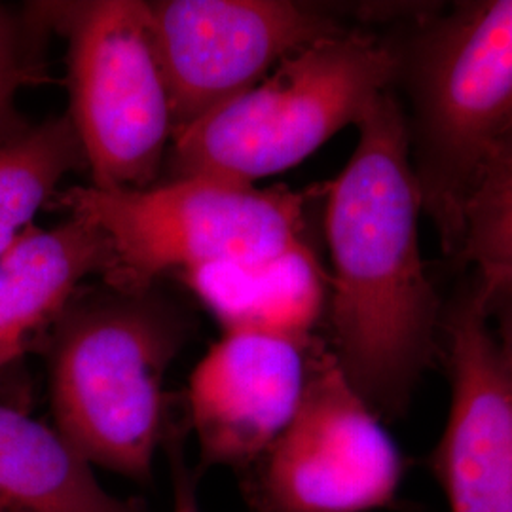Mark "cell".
I'll use <instances>...</instances> for the list:
<instances>
[{
	"label": "cell",
	"mask_w": 512,
	"mask_h": 512,
	"mask_svg": "<svg viewBox=\"0 0 512 512\" xmlns=\"http://www.w3.org/2000/svg\"><path fill=\"white\" fill-rule=\"evenodd\" d=\"M327 184L330 351L378 418H403L440 348L442 310L420 249L421 198L397 92L359 122Z\"/></svg>",
	"instance_id": "obj_1"
},
{
	"label": "cell",
	"mask_w": 512,
	"mask_h": 512,
	"mask_svg": "<svg viewBox=\"0 0 512 512\" xmlns=\"http://www.w3.org/2000/svg\"><path fill=\"white\" fill-rule=\"evenodd\" d=\"M459 258L484 289L512 285V173L492 169L465 207Z\"/></svg>",
	"instance_id": "obj_15"
},
{
	"label": "cell",
	"mask_w": 512,
	"mask_h": 512,
	"mask_svg": "<svg viewBox=\"0 0 512 512\" xmlns=\"http://www.w3.org/2000/svg\"><path fill=\"white\" fill-rule=\"evenodd\" d=\"M148 21L171 93L175 133L251 90L287 55L342 29L291 0H154Z\"/></svg>",
	"instance_id": "obj_8"
},
{
	"label": "cell",
	"mask_w": 512,
	"mask_h": 512,
	"mask_svg": "<svg viewBox=\"0 0 512 512\" xmlns=\"http://www.w3.org/2000/svg\"><path fill=\"white\" fill-rule=\"evenodd\" d=\"M110 268L105 236L74 217L54 228L35 224L0 255V372L44 348L84 281L105 279Z\"/></svg>",
	"instance_id": "obj_11"
},
{
	"label": "cell",
	"mask_w": 512,
	"mask_h": 512,
	"mask_svg": "<svg viewBox=\"0 0 512 512\" xmlns=\"http://www.w3.org/2000/svg\"><path fill=\"white\" fill-rule=\"evenodd\" d=\"M88 169L69 114L27 126L0 143V255L54 202L61 181Z\"/></svg>",
	"instance_id": "obj_14"
},
{
	"label": "cell",
	"mask_w": 512,
	"mask_h": 512,
	"mask_svg": "<svg viewBox=\"0 0 512 512\" xmlns=\"http://www.w3.org/2000/svg\"><path fill=\"white\" fill-rule=\"evenodd\" d=\"M224 334H266L310 342L329 283L310 247L287 255L222 262L181 275Z\"/></svg>",
	"instance_id": "obj_12"
},
{
	"label": "cell",
	"mask_w": 512,
	"mask_h": 512,
	"mask_svg": "<svg viewBox=\"0 0 512 512\" xmlns=\"http://www.w3.org/2000/svg\"><path fill=\"white\" fill-rule=\"evenodd\" d=\"M399 46L342 29L287 55L251 90L207 112L169 147L173 179L255 184L302 164L338 131L359 126L395 90Z\"/></svg>",
	"instance_id": "obj_4"
},
{
	"label": "cell",
	"mask_w": 512,
	"mask_h": 512,
	"mask_svg": "<svg viewBox=\"0 0 512 512\" xmlns=\"http://www.w3.org/2000/svg\"><path fill=\"white\" fill-rule=\"evenodd\" d=\"M0 512H150L110 494L55 427L0 404Z\"/></svg>",
	"instance_id": "obj_13"
},
{
	"label": "cell",
	"mask_w": 512,
	"mask_h": 512,
	"mask_svg": "<svg viewBox=\"0 0 512 512\" xmlns=\"http://www.w3.org/2000/svg\"><path fill=\"white\" fill-rule=\"evenodd\" d=\"M480 289L484 293L490 325L501 351L512 395V285H501L494 289H484L480 285Z\"/></svg>",
	"instance_id": "obj_18"
},
{
	"label": "cell",
	"mask_w": 512,
	"mask_h": 512,
	"mask_svg": "<svg viewBox=\"0 0 512 512\" xmlns=\"http://www.w3.org/2000/svg\"><path fill=\"white\" fill-rule=\"evenodd\" d=\"M190 317L164 294L84 285L44 344L55 429L92 467L152 482L169 427L165 376Z\"/></svg>",
	"instance_id": "obj_2"
},
{
	"label": "cell",
	"mask_w": 512,
	"mask_h": 512,
	"mask_svg": "<svg viewBox=\"0 0 512 512\" xmlns=\"http://www.w3.org/2000/svg\"><path fill=\"white\" fill-rule=\"evenodd\" d=\"M401 476L403 461L382 421L349 384L329 344L313 338L296 414L247 482L253 509L376 511L395 499Z\"/></svg>",
	"instance_id": "obj_7"
},
{
	"label": "cell",
	"mask_w": 512,
	"mask_h": 512,
	"mask_svg": "<svg viewBox=\"0 0 512 512\" xmlns=\"http://www.w3.org/2000/svg\"><path fill=\"white\" fill-rule=\"evenodd\" d=\"M169 423L165 433V448L173 476V512H202L196 490V473L188 467L183 454V442Z\"/></svg>",
	"instance_id": "obj_17"
},
{
	"label": "cell",
	"mask_w": 512,
	"mask_h": 512,
	"mask_svg": "<svg viewBox=\"0 0 512 512\" xmlns=\"http://www.w3.org/2000/svg\"><path fill=\"white\" fill-rule=\"evenodd\" d=\"M450 408L433 469L450 512H512V395L480 285L442 313Z\"/></svg>",
	"instance_id": "obj_9"
},
{
	"label": "cell",
	"mask_w": 512,
	"mask_h": 512,
	"mask_svg": "<svg viewBox=\"0 0 512 512\" xmlns=\"http://www.w3.org/2000/svg\"><path fill=\"white\" fill-rule=\"evenodd\" d=\"M46 29L37 4L25 10L0 4V143L29 126L16 103L25 88L46 80L42 59Z\"/></svg>",
	"instance_id": "obj_16"
},
{
	"label": "cell",
	"mask_w": 512,
	"mask_h": 512,
	"mask_svg": "<svg viewBox=\"0 0 512 512\" xmlns=\"http://www.w3.org/2000/svg\"><path fill=\"white\" fill-rule=\"evenodd\" d=\"M311 340L222 334L207 351L188 384L202 465L247 473L272 448L302 399Z\"/></svg>",
	"instance_id": "obj_10"
},
{
	"label": "cell",
	"mask_w": 512,
	"mask_h": 512,
	"mask_svg": "<svg viewBox=\"0 0 512 512\" xmlns=\"http://www.w3.org/2000/svg\"><path fill=\"white\" fill-rule=\"evenodd\" d=\"M397 46L421 211L458 256L465 207L512 129V0L458 2Z\"/></svg>",
	"instance_id": "obj_3"
},
{
	"label": "cell",
	"mask_w": 512,
	"mask_h": 512,
	"mask_svg": "<svg viewBox=\"0 0 512 512\" xmlns=\"http://www.w3.org/2000/svg\"><path fill=\"white\" fill-rule=\"evenodd\" d=\"M54 202L105 236L112 268L103 281L120 289H147L165 272L275 258L306 245L308 192L287 186L179 177L141 190L74 186Z\"/></svg>",
	"instance_id": "obj_5"
},
{
	"label": "cell",
	"mask_w": 512,
	"mask_h": 512,
	"mask_svg": "<svg viewBox=\"0 0 512 512\" xmlns=\"http://www.w3.org/2000/svg\"><path fill=\"white\" fill-rule=\"evenodd\" d=\"M492 169L512 173V129L511 133L505 137V141L501 143L499 150H497V156H495L494 164L490 167V171Z\"/></svg>",
	"instance_id": "obj_19"
},
{
	"label": "cell",
	"mask_w": 512,
	"mask_h": 512,
	"mask_svg": "<svg viewBox=\"0 0 512 512\" xmlns=\"http://www.w3.org/2000/svg\"><path fill=\"white\" fill-rule=\"evenodd\" d=\"M48 25L67 38L69 118L92 186L141 190L152 186L175 120L164 65L137 0L37 4Z\"/></svg>",
	"instance_id": "obj_6"
}]
</instances>
